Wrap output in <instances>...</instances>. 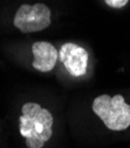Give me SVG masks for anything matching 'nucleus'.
<instances>
[{
    "instance_id": "nucleus-2",
    "label": "nucleus",
    "mask_w": 130,
    "mask_h": 148,
    "mask_svg": "<svg viewBox=\"0 0 130 148\" xmlns=\"http://www.w3.org/2000/svg\"><path fill=\"white\" fill-rule=\"evenodd\" d=\"M93 110L110 131H124L130 126V105L121 94H102L93 101Z\"/></svg>"
},
{
    "instance_id": "nucleus-5",
    "label": "nucleus",
    "mask_w": 130,
    "mask_h": 148,
    "mask_svg": "<svg viewBox=\"0 0 130 148\" xmlns=\"http://www.w3.org/2000/svg\"><path fill=\"white\" fill-rule=\"evenodd\" d=\"M33 52V67L39 72H50L59 58L55 47L47 41H36L32 46Z\"/></svg>"
},
{
    "instance_id": "nucleus-1",
    "label": "nucleus",
    "mask_w": 130,
    "mask_h": 148,
    "mask_svg": "<svg viewBox=\"0 0 130 148\" xmlns=\"http://www.w3.org/2000/svg\"><path fill=\"white\" fill-rule=\"evenodd\" d=\"M19 122L20 134L25 138L28 148H42L53 134L52 113L36 102H27L22 106Z\"/></svg>"
},
{
    "instance_id": "nucleus-3",
    "label": "nucleus",
    "mask_w": 130,
    "mask_h": 148,
    "mask_svg": "<svg viewBox=\"0 0 130 148\" xmlns=\"http://www.w3.org/2000/svg\"><path fill=\"white\" fill-rule=\"evenodd\" d=\"M50 10L41 3L24 4L14 16V26L22 33H33L46 29L50 25Z\"/></svg>"
},
{
    "instance_id": "nucleus-4",
    "label": "nucleus",
    "mask_w": 130,
    "mask_h": 148,
    "mask_svg": "<svg viewBox=\"0 0 130 148\" xmlns=\"http://www.w3.org/2000/svg\"><path fill=\"white\" fill-rule=\"evenodd\" d=\"M88 53L87 51L73 42H67L62 45L59 59L63 64L65 68L73 77H82L87 72L88 65Z\"/></svg>"
},
{
    "instance_id": "nucleus-6",
    "label": "nucleus",
    "mask_w": 130,
    "mask_h": 148,
    "mask_svg": "<svg viewBox=\"0 0 130 148\" xmlns=\"http://www.w3.org/2000/svg\"><path fill=\"white\" fill-rule=\"evenodd\" d=\"M105 4L110 7H114V8H121L123 6H125L128 4L129 0H104Z\"/></svg>"
}]
</instances>
